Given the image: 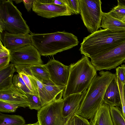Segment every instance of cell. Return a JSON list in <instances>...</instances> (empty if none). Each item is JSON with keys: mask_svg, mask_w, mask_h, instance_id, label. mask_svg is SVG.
<instances>
[{"mask_svg": "<svg viewBox=\"0 0 125 125\" xmlns=\"http://www.w3.org/2000/svg\"><path fill=\"white\" fill-rule=\"evenodd\" d=\"M99 75L93 79L80 104L77 114L86 119H91L104 103L105 91L116 76L109 71H101Z\"/></svg>", "mask_w": 125, "mask_h": 125, "instance_id": "6da1fadb", "label": "cell"}, {"mask_svg": "<svg viewBox=\"0 0 125 125\" xmlns=\"http://www.w3.org/2000/svg\"><path fill=\"white\" fill-rule=\"evenodd\" d=\"M125 42V30L100 29L83 38L79 49L81 53L90 58L107 51Z\"/></svg>", "mask_w": 125, "mask_h": 125, "instance_id": "7a4b0ae2", "label": "cell"}, {"mask_svg": "<svg viewBox=\"0 0 125 125\" xmlns=\"http://www.w3.org/2000/svg\"><path fill=\"white\" fill-rule=\"evenodd\" d=\"M32 45L41 56H53L78 45L77 37L64 31L44 34L30 33Z\"/></svg>", "mask_w": 125, "mask_h": 125, "instance_id": "3957f363", "label": "cell"}, {"mask_svg": "<svg viewBox=\"0 0 125 125\" xmlns=\"http://www.w3.org/2000/svg\"><path fill=\"white\" fill-rule=\"evenodd\" d=\"M69 77L64 91L63 98L71 95L81 93L87 90L97 71L88 57L83 55L75 63H71Z\"/></svg>", "mask_w": 125, "mask_h": 125, "instance_id": "277c9868", "label": "cell"}, {"mask_svg": "<svg viewBox=\"0 0 125 125\" xmlns=\"http://www.w3.org/2000/svg\"><path fill=\"white\" fill-rule=\"evenodd\" d=\"M29 34V27L21 13L11 0H0V34Z\"/></svg>", "mask_w": 125, "mask_h": 125, "instance_id": "5b68a950", "label": "cell"}, {"mask_svg": "<svg viewBox=\"0 0 125 125\" xmlns=\"http://www.w3.org/2000/svg\"><path fill=\"white\" fill-rule=\"evenodd\" d=\"M80 14L88 31L92 33L100 27L102 12L100 0H79Z\"/></svg>", "mask_w": 125, "mask_h": 125, "instance_id": "8992f818", "label": "cell"}, {"mask_svg": "<svg viewBox=\"0 0 125 125\" xmlns=\"http://www.w3.org/2000/svg\"><path fill=\"white\" fill-rule=\"evenodd\" d=\"M90 58L92 64L97 71L110 70L116 68L125 61V42Z\"/></svg>", "mask_w": 125, "mask_h": 125, "instance_id": "52a82bcc", "label": "cell"}, {"mask_svg": "<svg viewBox=\"0 0 125 125\" xmlns=\"http://www.w3.org/2000/svg\"><path fill=\"white\" fill-rule=\"evenodd\" d=\"M63 99H56L42 106L38 111L37 116L40 125H64L70 118L62 116Z\"/></svg>", "mask_w": 125, "mask_h": 125, "instance_id": "ba28073f", "label": "cell"}, {"mask_svg": "<svg viewBox=\"0 0 125 125\" xmlns=\"http://www.w3.org/2000/svg\"><path fill=\"white\" fill-rule=\"evenodd\" d=\"M11 63L14 66L42 64L41 55L33 45L24 46L10 51Z\"/></svg>", "mask_w": 125, "mask_h": 125, "instance_id": "9c48e42d", "label": "cell"}, {"mask_svg": "<svg viewBox=\"0 0 125 125\" xmlns=\"http://www.w3.org/2000/svg\"><path fill=\"white\" fill-rule=\"evenodd\" d=\"M32 9L38 15L48 19L72 15L66 5H56L50 3L48 0H34Z\"/></svg>", "mask_w": 125, "mask_h": 125, "instance_id": "30bf717a", "label": "cell"}, {"mask_svg": "<svg viewBox=\"0 0 125 125\" xmlns=\"http://www.w3.org/2000/svg\"><path fill=\"white\" fill-rule=\"evenodd\" d=\"M51 81L59 87H66L68 82L70 66L65 65L54 58L45 64Z\"/></svg>", "mask_w": 125, "mask_h": 125, "instance_id": "8fae6325", "label": "cell"}, {"mask_svg": "<svg viewBox=\"0 0 125 125\" xmlns=\"http://www.w3.org/2000/svg\"><path fill=\"white\" fill-rule=\"evenodd\" d=\"M0 40L10 51L32 45L31 35L29 34H14L4 31L0 34Z\"/></svg>", "mask_w": 125, "mask_h": 125, "instance_id": "7c38bea8", "label": "cell"}, {"mask_svg": "<svg viewBox=\"0 0 125 125\" xmlns=\"http://www.w3.org/2000/svg\"><path fill=\"white\" fill-rule=\"evenodd\" d=\"M0 100L24 108L29 106L26 94L13 84L6 89L0 90Z\"/></svg>", "mask_w": 125, "mask_h": 125, "instance_id": "4fadbf2b", "label": "cell"}, {"mask_svg": "<svg viewBox=\"0 0 125 125\" xmlns=\"http://www.w3.org/2000/svg\"><path fill=\"white\" fill-rule=\"evenodd\" d=\"M86 91L81 93L71 95L63 98L62 113L63 117L70 118L77 114Z\"/></svg>", "mask_w": 125, "mask_h": 125, "instance_id": "5bb4252c", "label": "cell"}, {"mask_svg": "<svg viewBox=\"0 0 125 125\" xmlns=\"http://www.w3.org/2000/svg\"><path fill=\"white\" fill-rule=\"evenodd\" d=\"M103 101L110 106H121L120 95L116 75L108 85L104 96Z\"/></svg>", "mask_w": 125, "mask_h": 125, "instance_id": "9a60e30c", "label": "cell"}, {"mask_svg": "<svg viewBox=\"0 0 125 125\" xmlns=\"http://www.w3.org/2000/svg\"><path fill=\"white\" fill-rule=\"evenodd\" d=\"M91 125H114L111 117L110 106L104 103L94 116L90 119Z\"/></svg>", "mask_w": 125, "mask_h": 125, "instance_id": "2e32d148", "label": "cell"}, {"mask_svg": "<svg viewBox=\"0 0 125 125\" xmlns=\"http://www.w3.org/2000/svg\"><path fill=\"white\" fill-rule=\"evenodd\" d=\"M26 75L28 77L37 94L39 96L42 107L51 102L47 91L43 84L33 76L31 70Z\"/></svg>", "mask_w": 125, "mask_h": 125, "instance_id": "e0dca14e", "label": "cell"}, {"mask_svg": "<svg viewBox=\"0 0 125 125\" xmlns=\"http://www.w3.org/2000/svg\"><path fill=\"white\" fill-rule=\"evenodd\" d=\"M100 27L111 31L123 30H125V24L110 15L108 12H103Z\"/></svg>", "mask_w": 125, "mask_h": 125, "instance_id": "ac0fdd59", "label": "cell"}, {"mask_svg": "<svg viewBox=\"0 0 125 125\" xmlns=\"http://www.w3.org/2000/svg\"><path fill=\"white\" fill-rule=\"evenodd\" d=\"M16 71L14 66L11 63L0 70V90L6 89L12 85L13 74Z\"/></svg>", "mask_w": 125, "mask_h": 125, "instance_id": "d6986e66", "label": "cell"}, {"mask_svg": "<svg viewBox=\"0 0 125 125\" xmlns=\"http://www.w3.org/2000/svg\"><path fill=\"white\" fill-rule=\"evenodd\" d=\"M29 67L33 76L42 83L44 84L51 81L44 64L29 65Z\"/></svg>", "mask_w": 125, "mask_h": 125, "instance_id": "ffe728a7", "label": "cell"}, {"mask_svg": "<svg viewBox=\"0 0 125 125\" xmlns=\"http://www.w3.org/2000/svg\"><path fill=\"white\" fill-rule=\"evenodd\" d=\"M25 121L21 116L0 113V125H25Z\"/></svg>", "mask_w": 125, "mask_h": 125, "instance_id": "44dd1931", "label": "cell"}, {"mask_svg": "<svg viewBox=\"0 0 125 125\" xmlns=\"http://www.w3.org/2000/svg\"><path fill=\"white\" fill-rule=\"evenodd\" d=\"M111 114L114 125H125V120L123 117L120 107L110 106Z\"/></svg>", "mask_w": 125, "mask_h": 125, "instance_id": "7402d4cb", "label": "cell"}, {"mask_svg": "<svg viewBox=\"0 0 125 125\" xmlns=\"http://www.w3.org/2000/svg\"><path fill=\"white\" fill-rule=\"evenodd\" d=\"M26 94L29 108L31 109H35L38 111L40 110L42 107V106L39 96L33 94Z\"/></svg>", "mask_w": 125, "mask_h": 125, "instance_id": "603a6c76", "label": "cell"}, {"mask_svg": "<svg viewBox=\"0 0 125 125\" xmlns=\"http://www.w3.org/2000/svg\"><path fill=\"white\" fill-rule=\"evenodd\" d=\"M13 84L25 94H34L28 88L22 78L18 73L15 75L12 79Z\"/></svg>", "mask_w": 125, "mask_h": 125, "instance_id": "cb8c5ba5", "label": "cell"}, {"mask_svg": "<svg viewBox=\"0 0 125 125\" xmlns=\"http://www.w3.org/2000/svg\"><path fill=\"white\" fill-rule=\"evenodd\" d=\"M64 5L69 9L72 15L80 13L79 0H61Z\"/></svg>", "mask_w": 125, "mask_h": 125, "instance_id": "d4e9b609", "label": "cell"}, {"mask_svg": "<svg viewBox=\"0 0 125 125\" xmlns=\"http://www.w3.org/2000/svg\"><path fill=\"white\" fill-rule=\"evenodd\" d=\"M108 13L112 17L121 21L125 17V7L117 5Z\"/></svg>", "mask_w": 125, "mask_h": 125, "instance_id": "484cf974", "label": "cell"}, {"mask_svg": "<svg viewBox=\"0 0 125 125\" xmlns=\"http://www.w3.org/2000/svg\"><path fill=\"white\" fill-rule=\"evenodd\" d=\"M19 107L18 105L4 101L0 100V112H14Z\"/></svg>", "mask_w": 125, "mask_h": 125, "instance_id": "4316f807", "label": "cell"}, {"mask_svg": "<svg viewBox=\"0 0 125 125\" xmlns=\"http://www.w3.org/2000/svg\"><path fill=\"white\" fill-rule=\"evenodd\" d=\"M117 82L120 91L121 104V106L119 107L121 109L123 117L125 120V103L124 101L123 88L124 84L122 83L118 77L117 76Z\"/></svg>", "mask_w": 125, "mask_h": 125, "instance_id": "83f0119b", "label": "cell"}, {"mask_svg": "<svg viewBox=\"0 0 125 125\" xmlns=\"http://www.w3.org/2000/svg\"><path fill=\"white\" fill-rule=\"evenodd\" d=\"M18 73L20 76L23 79L29 89L34 94L38 95L28 76L26 74L21 73Z\"/></svg>", "mask_w": 125, "mask_h": 125, "instance_id": "f1b7e54d", "label": "cell"}, {"mask_svg": "<svg viewBox=\"0 0 125 125\" xmlns=\"http://www.w3.org/2000/svg\"><path fill=\"white\" fill-rule=\"evenodd\" d=\"M75 125H91L87 119L75 114L74 115Z\"/></svg>", "mask_w": 125, "mask_h": 125, "instance_id": "f546056e", "label": "cell"}, {"mask_svg": "<svg viewBox=\"0 0 125 125\" xmlns=\"http://www.w3.org/2000/svg\"><path fill=\"white\" fill-rule=\"evenodd\" d=\"M116 74L121 82L125 84V73L123 67L121 66L116 68Z\"/></svg>", "mask_w": 125, "mask_h": 125, "instance_id": "4dcf8cb0", "label": "cell"}, {"mask_svg": "<svg viewBox=\"0 0 125 125\" xmlns=\"http://www.w3.org/2000/svg\"><path fill=\"white\" fill-rule=\"evenodd\" d=\"M11 61L10 55L5 57L0 58V70L5 67L9 65Z\"/></svg>", "mask_w": 125, "mask_h": 125, "instance_id": "1f68e13d", "label": "cell"}, {"mask_svg": "<svg viewBox=\"0 0 125 125\" xmlns=\"http://www.w3.org/2000/svg\"><path fill=\"white\" fill-rule=\"evenodd\" d=\"M10 55V51L3 46L0 40V58Z\"/></svg>", "mask_w": 125, "mask_h": 125, "instance_id": "d6a6232c", "label": "cell"}, {"mask_svg": "<svg viewBox=\"0 0 125 125\" xmlns=\"http://www.w3.org/2000/svg\"><path fill=\"white\" fill-rule=\"evenodd\" d=\"M34 0H22L24 6L28 12L31 11L32 8Z\"/></svg>", "mask_w": 125, "mask_h": 125, "instance_id": "836d02e7", "label": "cell"}, {"mask_svg": "<svg viewBox=\"0 0 125 125\" xmlns=\"http://www.w3.org/2000/svg\"><path fill=\"white\" fill-rule=\"evenodd\" d=\"M50 3L58 5H64L61 0H48Z\"/></svg>", "mask_w": 125, "mask_h": 125, "instance_id": "e575fe53", "label": "cell"}, {"mask_svg": "<svg viewBox=\"0 0 125 125\" xmlns=\"http://www.w3.org/2000/svg\"><path fill=\"white\" fill-rule=\"evenodd\" d=\"M64 125H75L74 115L70 118Z\"/></svg>", "mask_w": 125, "mask_h": 125, "instance_id": "d590c367", "label": "cell"}, {"mask_svg": "<svg viewBox=\"0 0 125 125\" xmlns=\"http://www.w3.org/2000/svg\"><path fill=\"white\" fill-rule=\"evenodd\" d=\"M117 5L125 7V0H118Z\"/></svg>", "mask_w": 125, "mask_h": 125, "instance_id": "8d00e7d4", "label": "cell"}, {"mask_svg": "<svg viewBox=\"0 0 125 125\" xmlns=\"http://www.w3.org/2000/svg\"><path fill=\"white\" fill-rule=\"evenodd\" d=\"M123 91L124 94V101L125 103V84H124V85L123 88Z\"/></svg>", "mask_w": 125, "mask_h": 125, "instance_id": "74e56055", "label": "cell"}, {"mask_svg": "<svg viewBox=\"0 0 125 125\" xmlns=\"http://www.w3.org/2000/svg\"><path fill=\"white\" fill-rule=\"evenodd\" d=\"M25 125H40L38 122V121L37 122L32 124H28Z\"/></svg>", "mask_w": 125, "mask_h": 125, "instance_id": "f35d334b", "label": "cell"}, {"mask_svg": "<svg viewBox=\"0 0 125 125\" xmlns=\"http://www.w3.org/2000/svg\"><path fill=\"white\" fill-rule=\"evenodd\" d=\"M12 1H14L16 4L22 2V0H14Z\"/></svg>", "mask_w": 125, "mask_h": 125, "instance_id": "ab89813d", "label": "cell"}, {"mask_svg": "<svg viewBox=\"0 0 125 125\" xmlns=\"http://www.w3.org/2000/svg\"><path fill=\"white\" fill-rule=\"evenodd\" d=\"M121 21L125 24V17L123 18Z\"/></svg>", "mask_w": 125, "mask_h": 125, "instance_id": "60d3db41", "label": "cell"}, {"mask_svg": "<svg viewBox=\"0 0 125 125\" xmlns=\"http://www.w3.org/2000/svg\"><path fill=\"white\" fill-rule=\"evenodd\" d=\"M123 68L125 73V64H123L121 65Z\"/></svg>", "mask_w": 125, "mask_h": 125, "instance_id": "b9f144b4", "label": "cell"}, {"mask_svg": "<svg viewBox=\"0 0 125 125\" xmlns=\"http://www.w3.org/2000/svg\"><path fill=\"white\" fill-rule=\"evenodd\" d=\"M124 63H125V61L124 62Z\"/></svg>", "mask_w": 125, "mask_h": 125, "instance_id": "7bdbcfd3", "label": "cell"}]
</instances>
